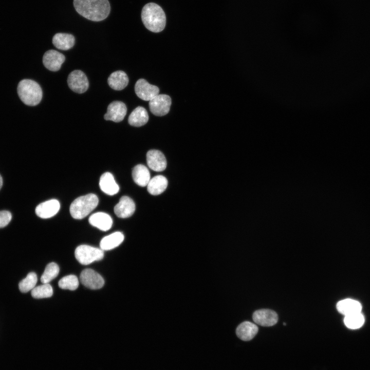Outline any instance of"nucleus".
<instances>
[{"mask_svg":"<svg viewBox=\"0 0 370 370\" xmlns=\"http://www.w3.org/2000/svg\"><path fill=\"white\" fill-rule=\"evenodd\" d=\"M38 278L36 273L33 272H30L25 279L19 283V289L23 293L32 290L35 287Z\"/></svg>","mask_w":370,"mask_h":370,"instance_id":"obj_28","label":"nucleus"},{"mask_svg":"<svg viewBox=\"0 0 370 370\" xmlns=\"http://www.w3.org/2000/svg\"><path fill=\"white\" fill-rule=\"evenodd\" d=\"M80 280L86 287L91 289H98L104 284L103 278L91 269H85L80 274Z\"/></svg>","mask_w":370,"mask_h":370,"instance_id":"obj_9","label":"nucleus"},{"mask_svg":"<svg viewBox=\"0 0 370 370\" xmlns=\"http://www.w3.org/2000/svg\"><path fill=\"white\" fill-rule=\"evenodd\" d=\"M135 91L140 99L150 101L159 94V89L145 79H140L135 84Z\"/></svg>","mask_w":370,"mask_h":370,"instance_id":"obj_8","label":"nucleus"},{"mask_svg":"<svg viewBox=\"0 0 370 370\" xmlns=\"http://www.w3.org/2000/svg\"><path fill=\"white\" fill-rule=\"evenodd\" d=\"M3 185V179L0 175V189H1Z\"/></svg>","mask_w":370,"mask_h":370,"instance_id":"obj_32","label":"nucleus"},{"mask_svg":"<svg viewBox=\"0 0 370 370\" xmlns=\"http://www.w3.org/2000/svg\"><path fill=\"white\" fill-rule=\"evenodd\" d=\"M127 112L126 105L121 101H115L110 103L104 118L106 120L119 122L123 120Z\"/></svg>","mask_w":370,"mask_h":370,"instance_id":"obj_10","label":"nucleus"},{"mask_svg":"<svg viewBox=\"0 0 370 370\" xmlns=\"http://www.w3.org/2000/svg\"><path fill=\"white\" fill-rule=\"evenodd\" d=\"M65 60V57L62 53L52 49L48 50L44 53L43 63L44 66L48 70L57 71L60 69Z\"/></svg>","mask_w":370,"mask_h":370,"instance_id":"obj_11","label":"nucleus"},{"mask_svg":"<svg viewBox=\"0 0 370 370\" xmlns=\"http://www.w3.org/2000/svg\"><path fill=\"white\" fill-rule=\"evenodd\" d=\"M258 330L256 325L249 321H245L237 326L236 334L240 339L247 341L253 339Z\"/></svg>","mask_w":370,"mask_h":370,"instance_id":"obj_19","label":"nucleus"},{"mask_svg":"<svg viewBox=\"0 0 370 370\" xmlns=\"http://www.w3.org/2000/svg\"><path fill=\"white\" fill-rule=\"evenodd\" d=\"M12 215L9 211H0V228L6 227L11 221Z\"/></svg>","mask_w":370,"mask_h":370,"instance_id":"obj_31","label":"nucleus"},{"mask_svg":"<svg viewBox=\"0 0 370 370\" xmlns=\"http://www.w3.org/2000/svg\"><path fill=\"white\" fill-rule=\"evenodd\" d=\"M141 19L145 27L153 32H159L165 26L166 18L162 9L157 4H146L141 11Z\"/></svg>","mask_w":370,"mask_h":370,"instance_id":"obj_2","label":"nucleus"},{"mask_svg":"<svg viewBox=\"0 0 370 370\" xmlns=\"http://www.w3.org/2000/svg\"><path fill=\"white\" fill-rule=\"evenodd\" d=\"M150 111L154 115L162 116L167 114L170 109L171 98L167 95L158 94L149 101Z\"/></svg>","mask_w":370,"mask_h":370,"instance_id":"obj_7","label":"nucleus"},{"mask_svg":"<svg viewBox=\"0 0 370 370\" xmlns=\"http://www.w3.org/2000/svg\"><path fill=\"white\" fill-rule=\"evenodd\" d=\"M345 326L350 329L360 328L364 324V318L361 312L345 316L344 318Z\"/></svg>","mask_w":370,"mask_h":370,"instance_id":"obj_26","label":"nucleus"},{"mask_svg":"<svg viewBox=\"0 0 370 370\" xmlns=\"http://www.w3.org/2000/svg\"><path fill=\"white\" fill-rule=\"evenodd\" d=\"M146 162L148 166L153 171H162L166 166V160L163 153L156 150H151L146 154Z\"/></svg>","mask_w":370,"mask_h":370,"instance_id":"obj_14","label":"nucleus"},{"mask_svg":"<svg viewBox=\"0 0 370 370\" xmlns=\"http://www.w3.org/2000/svg\"><path fill=\"white\" fill-rule=\"evenodd\" d=\"M17 93L22 101L29 106L38 104L42 98V90L34 81L24 79L18 83Z\"/></svg>","mask_w":370,"mask_h":370,"instance_id":"obj_3","label":"nucleus"},{"mask_svg":"<svg viewBox=\"0 0 370 370\" xmlns=\"http://www.w3.org/2000/svg\"><path fill=\"white\" fill-rule=\"evenodd\" d=\"M98 202V198L94 194L90 193L79 197L70 205V214L73 218L82 219L96 208Z\"/></svg>","mask_w":370,"mask_h":370,"instance_id":"obj_4","label":"nucleus"},{"mask_svg":"<svg viewBox=\"0 0 370 370\" xmlns=\"http://www.w3.org/2000/svg\"><path fill=\"white\" fill-rule=\"evenodd\" d=\"M53 289L49 283L35 287L31 290V295L35 299L47 298L52 296Z\"/></svg>","mask_w":370,"mask_h":370,"instance_id":"obj_29","label":"nucleus"},{"mask_svg":"<svg viewBox=\"0 0 370 370\" xmlns=\"http://www.w3.org/2000/svg\"><path fill=\"white\" fill-rule=\"evenodd\" d=\"M60 204L55 199L41 203L35 208V213L42 218H48L54 216L59 211Z\"/></svg>","mask_w":370,"mask_h":370,"instance_id":"obj_13","label":"nucleus"},{"mask_svg":"<svg viewBox=\"0 0 370 370\" xmlns=\"http://www.w3.org/2000/svg\"><path fill=\"white\" fill-rule=\"evenodd\" d=\"M107 82L112 89L121 90L127 85L128 78L125 72L118 70L111 73L108 78Z\"/></svg>","mask_w":370,"mask_h":370,"instance_id":"obj_20","label":"nucleus"},{"mask_svg":"<svg viewBox=\"0 0 370 370\" xmlns=\"http://www.w3.org/2000/svg\"><path fill=\"white\" fill-rule=\"evenodd\" d=\"M73 35L65 33H56L52 38V43L58 49L66 50L71 48L75 44Z\"/></svg>","mask_w":370,"mask_h":370,"instance_id":"obj_21","label":"nucleus"},{"mask_svg":"<svg viewBox=\"0 0 370 370\" xmlns=\"http://www.w3.org/2000/svg\"><path fill=\"white\" fill-rule=\"evenodd\" d=\"M99 186L101 190L108 195L116 194L119 191L118 184L116 183L112 174L105 172L100 178Z\"/></svg>","mask_w":370,"mask_h":370,"instance_id":"obj_17","label":"nucleus"},{"mask_svg":"<svg viewBox=\"0 0 370 370\" xmlns=\"http://www.w3.org/2000/svg\"><path fill=\"white\" fill-rule=\"evenodd\" d=\"M338 311L345 316L361 312L362 306L358 301L346 299L339 301L337 304Z\"/></svg>","mask_w":370,"mask_h":370,"instance_id":"obj_18","label":"nucleus"},{"mask_svg":"<svg viewBox=\"0 0 370 370\" xmlns=\"http://www.w3.org/2000/svg\"><path fill=\"white\" fill-rule=\"evenodd\" d=\"M90 225L102 231H107L113 225L112 217L108 214L99 212L92 214L88 219Z\"/></svg>","mask_w":370,"mask_h":370,"instance_id":"obj_16","label":"nucleus"},{"mask_svg":"<svg viewBox=\"0 0 370 370\" xmlns=\"http://www.w3.org/2000/svg\"><path fill=\"white\" fill-rule=\"evenodd\" d=\"M123 234L119 231L114 232L103 237L100 243L102 250H112L120 245L124 240Z\"/></svg>","mask_w":370,"mask_h":370,"instance_id":"obj_23","label":"nucleus"},{"mask_svg":"<svg viewBox=\"0 0 370 370\" xmlns=\"http://www.w3.org/2000/svg\"><path fill=\"white\" fill-rule=\"evenodd\" d=\"M58 285L61 289L75 290L79 286L78 279L75 275H68L62 278Z\"/></svg>","mask_w":370,"mask_h":370,"instance_id":"obj_30","label":"nucleus"},{"mask_svg":"<svg viewBox=\"0 0 370 370\" xmlns=\"http://www.w3.org/2000/svg\"><path fill=\"white\" fill-rule=\"evenodd\" d=\"M252 318L254 322L262 326H271L278 321V316L273 310L268 309H259L255 311Z\"/></svg>","mask_w":370,"mask_h":370,"instance_id":"obj_12","label":"nucleus"},{"mask_svg":"<svg viewBox=\"0 0 370 370\" xmlns=\"http://www.w3.org/2000/svg\"><path fill=\"white\" fill-rule=\"evenodd\" d=\"M75 255L80 264L86 265L102 260L104 256V252L101 248L82 245L77 247Z\"/></svg>","mask_w":370,"mask_h":370,"instance_id":"obj_5","label":"nucleus"},{"mask_svg":"<svg viewBox=\"0 0 370 370\" xmlns=\"http://www.w3.org/2000/svg\"><path fill=\"white\" fill-rule=\"evenodd\" d=\"M168 180L162 175L155 176L150 179L147 185V191L153 195H158L163 192L168 186Z\"/></svg>","mask_w":370,"mask_h":370,"instance_id":"obj_22","label":"nucleus"},{"mask_svg":"<svg viewBox=\"0 0 370 370\" xmlns=\"http://www.w3.org/2000/svg\"><path fill=\"white\" fill-rule=\"evenodd\" d=\"M135 204L130 197L123 196L114 207V212L120 218L131 216L135 211Z\"/></svg>","mask_w":370,"mask_h":370,"instance_id":"obj_15","label":"nucleus"},{"mask_svg":"<svg viewBox=\"0 0 370 370\" xmlns=\"http://www.w3.org/2000/svg\"><path fill=\"white\" fill-rule=\"evenodd\" d=\"M149 120L148 113L142 106H138L133 110L128 117V122L133 126L139 127L145 125Z\"/></svg>","mask_w":370,"mask_h":370,"instance_id":"obj_24","label":"nucleus"},{"mask_svg":"<svg viewBox=\"0 0 370 370\" xmlns=\"http://www.w3.org/2000/svg\"><path fill=\"white\" fill-rule=\"evenodd\" d=\"M67 83L73 91L82 94L88 88L89 82L85 74L80 70L72 71L68 75Z\"/></svg>","mask_w":370,"mask_h":370,"instance_id":"obj_6","label":"nucleus"},{"mask_svg":"<svg viewBox=\"0 0 370 370\" xmlns=\"http://www.w3.org/2000/svg\"><path fill=\"white\" fill-rule=\"evenodd\" d=\"M59 270V267L56 263L52 262L48 264L41 278V282L43 284L49 283L58 276Z\"/></svg>","mask_w":370,"mask_h":370,"instance_id":"obj_27","label":"nucleus"},{"mask_svg":"<svg viewBox=\"0 0 370 370\" xmlns=\"http://www.w3.org/2000/svg\"><path fill=\"white\" fill-rule=\"evenodd\" d=\"M73 6L80 15L95 22L105 19L110 11L108 0H73Z\"/></svg>","mask_w":370,"mask_h":370,"instance_id":"obj_1","label":"nucleus"},{"mask_svg":"<svg viewBox=\"0 0 370 370\" xmlns=\"http://www.w3.org/2000/svg\"><path fill=\"white\" fill-rule=\"evenodd\" d=\"M132 176L134 182L141 187L147 186L151 179L148 169L143 164H138L133 168Z\"/></svg>","mask_w":370,"mask_h":370,"instance_id":"obj_25","label":"nucleus"}]
</instances>
